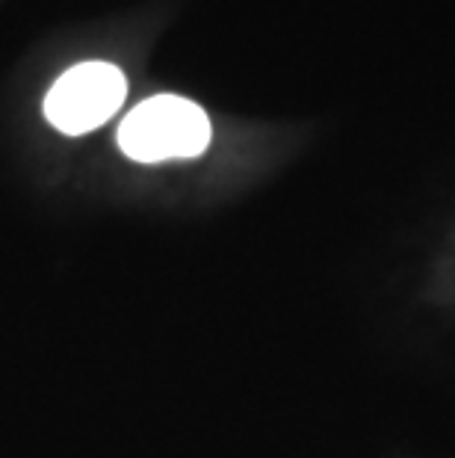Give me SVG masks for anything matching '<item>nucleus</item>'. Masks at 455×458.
Returning <instances> with one entry per match:
<instances>
[{
  "instance_id": "1",
  "label": "nucleus",
  "mask_w": 455,
  "mask_h": 458,
  "mask_svg": "<svg viewBox=\"0 0 455 458\" xmlns=\"http://www.w3.org/2000/svg\"><path fill=\"white\" fill-rule=\"evenodd\" d=\"M210 119L196 101L154 95L122 122L119 148L139 163L183 160L198 157L210 145Z\"/></svg>"
},
{
  "instance_id": "2",
  "label": "nucleus",
  "mask_w": 455,
  "mask_h": 458,
  "mask_svg": "<svg viewBox=\"0 0 455 458\" xmlns=\"http://www.w3.org/2000/svg\"><path fill=\"white\" fill-rule=\"evenodd\" d=\"M128 95V81L110 63L69 68L45 95V115L56 131L80 136L110 122Z\"/></svg>"
}]
</instances>
